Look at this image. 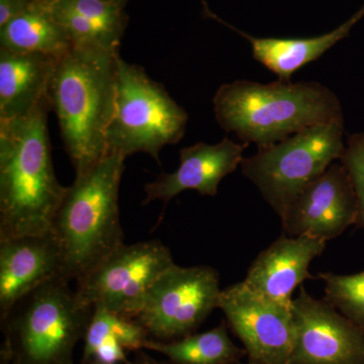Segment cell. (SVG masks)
<instances>
[{
  "mask_svg": "<svg viewBox=\"0 0 364 364\" xmlns=\"http://www.w3.org/2000/svg\"><path fill=\"white\" fill-rule=\"evenodd\" d=\"M49 92L23 116L0 121V240L51 231L66 195L53 166Z\"/></svg>",
  "mask_w": 364,
  "mask_h": 364,
  "instance_id": "cell-1",
  "label": "cell"
},
{
  "mask_svg": "<svg viewBox=\"0 0 364 364\" xmlns=\"http://www.w3.org/2000/svg\"><path fill=\"white\" fill-rule=\"evenodd\" d=\"M119 51L73 46L57 60L49 95L76 174L107 156V131L116 107Z\"/></svg>",
  "mask_w": 364,
  "mask_h": 364,
  "instance_id": "cell-2",
  "label": "cell"
},
{
  "mask_svg": "<svg viewBox=\"0 0 364 364\" xmlns=\"http://www.w3.org/2000/svg\"><path fill=\"white\" fill-rule=\"evenodd\" d=\"M215 119L244 144L267 147L315 124L344 119L338 97L317 81L237 80L215 92Z\"/></svg>",
  "mask_w": 364,
  "mask_h": 364,
  "instance_id": "cell-3",
  "label": "cell"
},
{
  "mask_svg": "<svg viewBox=\"0 0 364 364\" xmlns=\"http://www.w3.org/2000/svg\"><path fill=\"white\" fill-rule=\"evenodd\" d=\"M126 157L107 154L76 174L57 210L51 232L62 256V277L78 282L124 242L119 191Z\"/></svg>",
  "mask_w": 364,
  "mask_h": 364,
  "instance_id": "cell-4",
  "label": "cell"
},
{
  "mask_svg": "<svg viewBox=\"0 0 364 364\" xmlns=\"http://www.w3.org/2000/svg\"><path fill=\"white\" fill-rule=\"evenodd\" d=\"M188 112L143 67L117 59L116 107L107 131V155L142 152L160 164V151L183 138Z\"/></svg>",
  "mask_w": 364,
  "mask_h": 364,
  "instance_id": "cell-5",
  "label": "cell"
},
{
  "mask_svg": "<svg viewBox=\"0 0 364 364\" xmlns=\"http://www.w3.org/2000/svg\"><path fill=\"white\" fill-rule=\"evenodd\" d=\"M92 312L64 277L36 289L4 320L18 364H71L72 351L85 337Z\"/></svg>",
  "mask_w": 364,
  "mask_h": 364,
  "instance_id": "cell-6",
  "label": "cell"
},
{
  "mask_svg": "<svg viewBox=\"0 0 364 364\" xmlns=\"http://www.w3.org/2000/svg\"><path fill=\"white\" fill-rule=\"evenodd\" d=\"M344 119L315 124L244 158L242 173L277 215L332 164L345 149Z\"/></svg>",
  "mask_w": 364,
  "mask_h": 364,
  "instance_id": "cell-7",
  "label": "cell"
},
{
  "mask_svg": "<svg viewBox=\"0 0 364 364\" xmlns=\"http://www.w3.org/2000/svg\"><path fill=\"white\" fill-rule=\"evenodd\" d=\"M221 294L215 268L174 263L151 287L133 321L155 338H181L219 309Z\"/></svg>",
  "mask_w": 364,
  "mask_h": 364,
  "instance_id": "cell-8",
  "label": "cell"
},
{
  "mask_svg": "<svg viewBox=\"0 0 364 364\" xmlns=\"http://www.w3.org/2000/svg\"><path fill=\"white\" fill-rule=\"evenodd\" d=\"M173 264L168 247L159 240L124 243L76 282V294L86 305H102L134 320L151 287Z\"/></svg>",
  "mask_w": 364,
  "mask_h": 364,
  "instance_id": "cell-9",
  "label": "cell"
},
{
  "mask_svg": "<svg viewBox=\"0 0 364 364\" xmlns=\"http://www.w3.org/2000/svg\"><path fill=\"white\" fill-rule=\"evenodd\" d=\"M220 310L244 345L250 364H289L294 323L291 306L262 298L245 282L222 291Z\"/></svg>",
  "mask_w": 364,
  "mask_h": 364,
  "instance_id": "cell-10",
  "label": "cell"
},
{
  "mask_svg": "<svg viewBox=\"0 0 364 364\" xmlns=\"http://www.w3.org/2000/svg\"><path fill=\"white\" fill-rule=\"evenodd\" d=\"M294 323L289 364H364V336L358 326L325 299L301 287L291 301Z\"/></svg>",
  "mask_w": 364,
  "mask_h": 364,
  "instance_id": "cell-11",
  "label": "cell"
},
{
  "mask_svg": "<svg viewBox=\"0 0 364 364\" xmlns=\"http://www.w3.org/2000/svg\"><path fill=\"white\" fill-rule=\"evenodd\" d=\"M287 236L331 240L358 221V200L341 162L309 183L280 215Z\"/></svg>",
  "mask_w": 364,
  "mask_h": 364,
  "instance_id": "cell-12",
  "label": "cell"
},
{
  "mask_svg": "<svg viewBox=\"0 0 364 364\" xmlns=\"http://www.w3.org/2000/svg\"><path fill=\"white\" fill-rule=\"evenodd\" d=\"M58 277H62L61 251L51 231L0 240L1 320L21 299Z\"/></svg>",
  "mask_w": 364,
  "mask_h": 364,
  "instance_id": "cell-13",
  "label": "cell"
},
{
  "mask_svg": "<svg viewBox=\"0 0 364 364\" xmlns=\"http://www.w3.org/2000/svg\"><path fill=\"white\" fill-rule=\"evenodd\" d=\"M247 146L225 138L214 145L196 143L182 148L178 168L172 173L160 174L154 181L146 184L144 205L154 200L167 203L188 189L202 196H217L220 182L241 165Z\"/></svg>",
  "mask_w": 364,
  "mask_h": 364,
  "instance_id": "cell-14",
  "label": "cell"
},
{
  "mask_svg": "<svg viewBox=\"0 0 364 364\" xmlns=\"http://www.w3.org/2000/svg\"><path fill=\"white\" fill-rule=\"evenodd\" d=\"M326 246L327 241L316 237L282 235L255 258L243 282L262 298L291 306L294 291L313 279L309 267Z\"/></svg>",
  "mask_w": 364,
  "mask_h": 364,
  "instance_id": "cell-15",
  "label": "cell"
},
{
  "mask_svg": "<svg viewBox=\"0 0 364 364\" xmlns=\"http://www.w3.org/2000/svg\"><path fill=\"white\" fill-rule=\"evenodd\" d=\"M205 13L210 18L219 21L228 28L235 31L242 37L247 39L252 47L253 58L259 62L268 70L277 74L279 80L289 82L294 72L301 67L322 57L333 46L343 40L350 33L351 28L355 26L364 16V6L358 13L351 16L348 21L342 23L339 28L332 32L314 38L303 39H277V38H256L248 33L242 32L233 26L228 25L221 18H218L208 9L203 1Z\"/></svg>",
  "mask_w": 364,
  "mask_h": 364,
  "instance_id": "cell-16",
  "label": "cell"
},
{
  "mask_svg": "<svg viewBox=\"0 0 364 364\" xmlns=\"http://www.w3.org/2000/svg\"><path fill=\"white\" fill-rule=\"evenodd\" d=\"M57 60L0 48V121L23 116L49 92Z\"/></svg>",
  "mask_w": 364,
  "mask_h": 364,
  "instance_id": "cell-17",
  "label": "cell"
},
{
  "mask_svg": "<svg viewBox=\"0 0 364 364\" xmlns=\"http://www.w3.org/2000/svg\"><path fill=\"white\" fill-rule=\"evenodd\" d=\"M73 46L119 51L127 28L124 7L105 0H48Z\"/></svg>",
  "mask_w": 364,
  "mask_h": 364,
  "instance_id": "cell-18",
  "label": "cell"
},
{
  "mask_svg": "<svg viewBox=\"0 0 364 364\" xmlns=\"http://www.w3.org/2000/svg\"><path fill=\"white\" fill-rule=\"evenodd\" d=\"M73 47L70 38L55 18L48 0H31L28 7L0 28V48L61 58Z\"/></svg>",
  "mask_w": 364,
  "mask_h": 364,
  "instance_id": "cell-19",
  "label": "cell"
},
{
  "mask_svg": "<svg viewBox=\"0 0 364 364\" xmlns=\"http://www.w3.org/2000/svg\"><path fill=\"white\" fill-rule=\"evenodd\" d=\"M143 348L161 353L174 364H233L246 354L230 338L225 323L200 334H189L174 341L148 338Z\"/></svg>",
  "mask_w": 364,
  "mask_h": 364,
  "instance_id": "cell-20",
  "label": "cell"
},
{
  "mask_svg": "<svg viewBox=\"0 0 364 364\" xmlns=\"http://www.w3.org/2000/svg\"><path fill=\"white\" fill-rule=\"evenodd\" d=\"M83 338V360H87L98 347L105 343H119L126 350L143 348L148 334L135 321L109 312L102 305H95Z\"/></svg>",
  "mask_w": 364,
  "mask_h": 364,
  "instance_id": "cell-21",
  "label": "cell"
},
{
  "mask_svg": "<svg viewBox=\"0 0 364 364\" xmlns=\"http://www.w3.org/2000/svg\"><path fill=\"white\" fill-rule=\"evenodd\" d=\"M318 277L325 284V301L364 328V272L349 275L321 272Z\"/></svg>",
  "mask_w": 364,
  "mask_h": 364,
  "instance_id": "cell-22",
  "label": "cell"
},
{
  "mask_svg": "<svg viewBox=\"0 0 364 364\" xmlns=\"http://www.w3.org/2000/svg\"><path fill=\"white\" fill-rule=\"evenodd\" d=\"M340 162L348 173L358 200L356 223L364 228V133L348 136Z\"/></svg>",
  "mask_w": 364,
  "mask_h": 364,
  "instance_id": "cell-23",
  "label": "cell"
},
{
  "mask_svg": "<svg viewBox=\"0 0 364 364\" xmlns=\"http://www.w3.org/2000/svg\"><path fill=\"white\" fill-rule=\"evenodd\" d=\"M31 0H0V28L20 16Z\"/></svg>",
  "mask_w": 364,
  "mask_h": 364,
  "instance_id": "cell-24",
  "label": "cell"
},
{
  "mask_svg": "<svg viewBox=\"0 0 364 364\" xmlns=\"http://www.w3.org/2000/svg\"><path fill=\"white\" fill-rule=\"evenodd\" d=\"M127 364H160L158 363H155V361L150 360V359L148 358H141L139 359V360H136V363H127Z\"/></svg>",
  "mask_w": 364,
  "mask_h": 364,
  "instance_id": "cell-25",
  "label": "cell"
},
{
  "mask_svg": "<svg viewBox=\"0 0 364 364\" xmlns=\"http://www.w3.org/2000/svg\"><path fill=\"white\" fill-rule=\"evenodd\" d=\"M105 1L112 2V4H117V6L124 7L129 0H105Z\"/></svg>",
  "mask_w": 364,
  "mask_h": 364,
  "instance_id": "cell-26",
  "label": "cell"
},
{
  "mask_svg": "<svg viewBox=\"0 0 364 364\" xmlns=\"http://www.w3.org/2000/svg\"><path fill=\"white\" fill-rule=\"evenodd\" d=\"M82 364H95V363H85V361H83V363Z\"/></svg>",
  "mask_w": 364,
  "mask_h": 364,
  "instance_id": "cell-27",
  "label": "cell"
},
{
  "mask_svg": "<svg viewBox=\"0 0 364 364\" xmlns=\"http://www.w3.org/2000/svg\"><path fill=\"white\" fill-rule=\"evenodd\" d=\"M233 364H241V363H233ZM249 364H250V363H249Z\"/></svg>",
  "mask_w": 364,
  "mask_h": 364,
  "instance_id": "cell-28",
  "label": "cell"
}]
</instances>
